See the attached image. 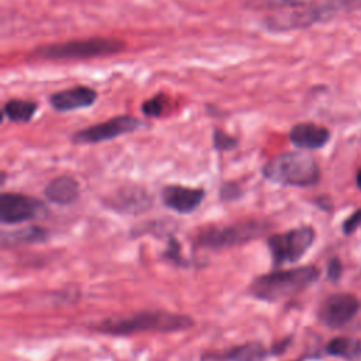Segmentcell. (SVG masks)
Instances as JSON below:
<instances>
[{"label": "cell", "mask_w": 361, "mask_h": 361, "mask_svg": "<svg viewBox=\"0 0 361 361\" xmlns=\"http://www.w3.org/2000/svg\"><path fill=\"white\" fill-rule=\"evenodd\" d=\"M195 320L188 314H179L168 310H142L123 317H109L92 329L100 334L124 337L137 333H173L190 329Z\"/></svg>", "instance_id": "cell-1"}, {"label": "cell", "mask_w": 361, "mask_h": 361, "mask_svg": "<svg viewBox=\"0 0 361 361\" xmlns=\"http://www.w3.org/2000/svg\"><path fill=\"white\" fill-rule=\"evenodd\" d=\"M319 268L314 265L278 269L255 276L248 285V293L262 302L275 303L292 298L319 278Z\"/></svg>", "instance_id": "cell-2"}, {"label": "cell", "mask_w": 361, "mask_h": 361, "mask_svg": "<svg viewBox=\"0 0 361 361\" xmlns=\"http://www.w3.org/2000/svg\"><path fill=\"white\" fill-rule=\"evenodd\" d=\"M261 173L267 180L283 186L309 188L320 180L316 159L306 152H283L271 158Z\"/></svg>", "instance_id": "cell-3"}, {"label": "cell", "mask_w": 361, "mask_h": 361, "mask_svg": "<svg viewBox=\"0 0 361 361\" xmlns=\"http://www.w3.org/2000/svg\"><path fill=\"white\" fill-rule=\"evenodd\" d=\"M123 49H126V44L117 38L93 37L42 45L32 52V56L45 61L92 59L116 55Z\"/></svg>", "instance_id": "cell-4"}, {"label": "cell", "mask_w": 361, "mask_h": 361, "mask_svg": "<svg viewBox=\"0 0 361 361\" xmlns=\"http://www.w3.org/2000/svg\"><path fill=\"white\" fill-rule=\"evenodd\" d=\"M350 0H329L317 4H305L292 11H282L264 18V25L272 32H285L307 28L313 24L330 20L341 13Z\"/></svg>", "instance_id": "cell-5"}, {"label": "cell", "mask_w": 361, "mask_h": 361, "mask_svg": "<svg viewBox=\"0 0 361 361\" xmlns=\"http://www.w3.org/2000/svg\"><path fill=\"white\" fill-rule=\"evenodd\" d=\"M268 230V223L264 220H244L228 226L210 227L197 233L195 245L209 250L230 248L247 244L261 237Z\"/></svg>", "instance_id": "cell-6"}, {"label": "cell", "mask_w": 361, "mask_h": 361, "mask_svg": "<svg viewBox=\"0 0 361 361\" xmlns=\"http://www.w3.org/2000/svg\"><path fill=\"white\" fill-rule=\"evenodd\" d=\"M314 241V230L310 226H300L286 233L272 234L267 245L274 267L298 262Z\"/></svg>", "instance_id": "cell-7"}, {"label": "cell", "mask_w": 361, "mask_h": 361, "mask_svg": "<svg viewBox=\"0 0 361 361\" xmlns=\"http://www.w3.org/2000/svg\"><path fill=\"white\" fill-rule=\"evenodd\" d=\"M48 214L47 204L37 197L17 192H3L0 195V221L3 224L38 220Z\"/></svg>", "instance_id": "cell-8"}, {"label": "cell", "mask_w": 361, "mask_h": 361, "mask_svg": "<svg viewBox=\"0 0 361 361\" xmlns=\"http://www.w3.org/2000/svg\"><path fill=\"white\" fill-rule=\"evenodd\" d=\"M144 127V121L133 116H116L103 123L89 126L72 134L71 141L73 144H99L117 137L130 134Z\"/></svg>", "instance_id": "cell-9"}, {"label": "cell", "mask_w": 361, "mask_h": 361, "mask_svg": "<svg viewBox=\"0 0 361 361\" xmlns=\"http://www.w3.org/2000/svg\"><path fill=\"white\" fill-rule=\"evenodd\" d=\"M104 203L116 213L138 216L152 207L154 199L151 193L142 186L127 185L118 188L110 197L106 199Z\"/></svg>", "instance_id": "cell-10"}, {"label": "cell", "mask_w": 361, "mask_h": 361, "mask_svg": "<svg viewBox=\"0 0 361 361\" xmlns=\"http://www.w3.org/2000/svg\"><path fill=\"white\" fill-rule=\"evenodd\" d=\"M360 307L358 299L350 293H334L327 296L317 312L319 320L327 327H341L348 323Z\"/></svg>", "instance_id": "cell-11"}, {"label": "cell", "mask_w": 361, "mask_h": 361, "mask_svg": "<svg viewBox=\"0 0 361 361\" xmlns=\"http://www.w3.org/2000/svg\"><path fill=\"white\" fill-rule=\"evenodd\" d=\"M206 190L183 185H165L161 190L162 203L175 213L189 214L204 200Z\"/></svg>", "instance_id": "cell-12"}, {"label": "cell", "mask_w": 361, "mask_h": 361, "mask_svg": "<svg viewBox=\"0 0 361 361\" xmlns=\"http://www.w3.org/2000/svg\"><path fill=\"white\" fill-rule=\"evenodd\" d=\"M97 100V92L87 86H75L54 93L49 103L56 111H73L78 109L90 107Z\"/></svg>", "instance_id": "cell-13"}, {"label": "cell", "mask_w": 361, "mask_h": 361, "mask_svg": "<svg viewBox=\"0 0 361 361\" xmlns=\"http://www.w3.org/2000/svg\"><path fill=\"white\" fill-rule=\"evenodd\" d=\"M269 353L261 341H248L223 351L206 353L202 361H264Z\"/></svg>", "instance_id": "cell-14"}, {"label": "cell", "mask_w": 361, "mask_h": 361, "mask_svg": "<svg viewBox=\"0 0 361 361\" xmlns=\"http://www.w3.org/2000/svg\"><path fill=\"white\" fill-rule=\"evenodd\" d=\"M289 140L298 148L319 149L327 144L330 133L326 127L314 123H299L290 128Z\"/></svg>", "instance_id": "cell-15"}, {"label": "cell", "mask_w": 361, "mask_h": 361, "mask_svg": "<svg viewBox=\"0 0 361 361\" xmlns=\"http://www.w3.org/2000/svg\"><path fill=\"white\" fill-rule=\"evenodd\" d=\"M79 183L71 175L56 176L44 188V196L47 200L58 206L73 204L79 199Z\"/></svg>", "instance_id": "cell-16"}, {"label": "cell", "mask_w": 361, "mask_h": 361, "mask_svg": "<svg viewBox=\"0 0 361 361\" xmlns=\"http://www.w3.org/2000/svg\"><path fill=\"white\" fill-rule=\"evenodd\" d=\"M49 238V231L41 226H25L13 231H1L0 243L3 248H11L25 244L45 243Z\"/></svg>", "instance_id": "cell-17"}, {"label": "cell", "mask_w": 361, "mask_h": 361, "mask_svg": "<svg viewBox=\"0 0 361 361\" xmlns=\"http://www.w3.org/2000/svg\"><path fill=\"white\" fill-rule=\"evenodd\" d=\"M38 104L31 100L11 99L3 107V114L13 123H28L32 120Z\"/></svg>", "instance_id": "cell-18"}, {"label": "cell", "mask_w": 361, "mask_h": 361, "mask_svg": "<svg viewBox=\"0 0 361 361\" xmlns=\"http://www.w3.org/2000/svg\"><path fill=\"white\" fill-rule=\"evenodd\" d=\"M327 353L336 357L351 358L361 353V344L358 340L350 337H337L327 344Z\"/></svg>", "instance_id": "cell-19"}, {"label": "cell", "mask_w": 361, "mask_h": 361, "mask_svg": "<svg viewBox=\"0 0 361 361\" xmlns=\"http://www.w3.org/2000/svg\"><path fill=\"white\" fill-rule=\"evenodd\" d=\"M309 0H247L245 6L251 10H279L305 6Z\"/></svg>", "instance_id": "cell-20"}, {"label": "cell", "mask_w": 361, "mask_h": 361, "mask_svg": "<svg viewBox=\"0 0 361 361\" xmlns=\"http://www.w3.org/2000/svg\"><path fill=\"white\" fill-rule=\"evenodd\" d=\"M168 106H169V99L165 94H155L154 97L142 103L141 110L147 117H159L165 113Z\"/></svg>", "instance_id": "cell-21"}, {"label": "cell", "mask_w": 361, "mask_h": 361, "mask_svg": "<svg viewBox=\"0 0 361 361\" xmlns=\"http://www.w3.org/2000/svg\"><path fill=\"white\" fill-rule=\"evenodd\" d=\"M162 257L179 267H186L188 265V261L183 258L182 255V251H180V244L178 243V240L173 237V235H169V240H168V247L166 250L164 251Z\"/></svg>", "instance_id": "cell-22"}, {"label": "cell", "mask_w": 361, "mask_h": 361, "mask_svg": "<svg viewBox=\"0 0 361 361\" xmlns=\"http://www.w3.org/2000/svg\"><path fill=\"white\" fill-rule=\"evenodd\" d=\"M238 141L235 137L216 128L213 131V147L217 151H231L237 147Z\"/></svg>", "instance_id": "cell-23"}, {"label": "cell", "mask_w": 361, "mask_h": 361, "mask_svg": "<svg viewBox=\"0 0 361 361\" xmlns=\"http://www.w3.org/2000/svg\"><path fill=\"white\" fill-rule=\"evenodd\" d=\"M243 189L235 182H224L220 186V199L223 202H234L243 196Z\"/></svg>", "instance_id": "cell-24"}, {"label": "cell", "mask_w": 361, "mask_h": 361, "mask_svg": "<svg viewBox=\"0 0 361 361\" xmlns=\"http://www.w3.org/2000/svg\"><path fill=\"white\" fill-rule=\"evenodd\" d=\"M341 274V264L337 258H333L330 262H329V271H327V275L330 279L336 281Z\"/></svg>", "instance_id": "cell-25"}, {"label": "cell", "mask_w": 361, "mask_h": 361, "mask_svg": "<svg viewBox=\"0 0 361 361\" xmlns=\"http://www.w3.org/2000/svg\"><path fill=\"white\" fill-rule=\"evenodd\" d=\"M360 223H361V210H360L358 213H355L354 216H351V217L345 221V224L343 226V228H344L345 233H351V230L355 228Z\"/></svg>", "instance_id": "cell-26"}, {"label": "cell", "mask_w": 361, "mask_h": 361, "mask_svg": "<svg viewBox=\"0 0 361 361\" xmlns=\"http://www.w3.org/2000/svg\"><path fill=\"white\" fill-rule=\"evenodd\" d=\"M289 343H290V337L283 338L282 341H279V343L274 344V347L271 348V353H272V354H281V353H283V351L288 348Z\"/></svg>", "instance_id": "cell-27"}, {"label": "cell", "mask_w": 361, "mask_h": 361, "mask_svg": "<svg viewBox=\"0 0 361 361\" xmlns=\"http://www.w3.org/2000/svg\"><path fill=\"white\" fill-rule=\"evenodd\" d=\"M357 185H358V188L361 189V169H360L358 173H357Z\"/></svg>", "instance_id": "cell-28"}]
</instances>
